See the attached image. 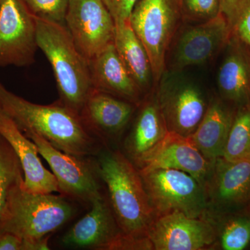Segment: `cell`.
I'll use <instances>...</instances> for the list:
<instances>
[{
	"instance_id": "cell-28",
	"label": "cell",
	"mask_w": 250,
	"mask_h": 250,
	"mask_svg": "<svg viewBox=\"0 0 250 250\" xmlns=\"http://www.w3.org/2000/svg\"><path fill=\"white\" fill-rule=\"evenodd\" d=\"M36 18L65 25L70 0H22Z\"/></svg>"
},
{
	"instance_id": "cell-18",
	"label": "cell",
	"mask_w": 250,
	"mask_h": 250,
	"mask_svg": "<svg viewBox=\"0 0 250 250\" xmlns=\"http://www.w3.org/2000/svg\"><path fill=\"white\" fill-rule=\"evenodd\" d=\"M0 134L14 149L22 165L24 187L29 191L49 194L59 192L57 179L42 165L35 143L0 109Z\"/></svg>"
},
{
	"instance_id": "cell-9",
	"label": "cell",
	"mask_w": 250,
	"mask_h": 250,
	"mask_svg": "<svg viewBox=\"0 0 250 250\" xmlns=\"http://www.w3.org/2000/svg\"><path fill=\"white\" fill-rule=\"evenodd\" d=\"M230 37L231 31L221 14L206 22L181 27L168 51L169 66L179 71L205 65L223 52Z\"/></svg>"
},
{
	"instance_id": "cell-22",
	"label": "cell",
	"mask_w": 250,
	"mask_h": 250,
	"mask_svg": "<svg viewBox=\"0 0 250 250\" xmlns=\"http://www.w3.org/2000/svg\"><path fill=\"white\" fill-rule=\"evenodd\" d=\"M113 43L122 62L143 95L149 94L154 85L150 61L129 21L116 24Z\"/></svg>"
},
{
	"instance_id": "cell-8",
	"label": "cell",
	"mask_w": 250,
	"mask_h": 250,
	"mask_svg": "<svg viewBox=\"0 0 250 250\" xmlns=\"http://www.w3.org/2000/svg\"><path fill=\"white\" fill-rule=\"evenodd\" d=\"M147 237L154 250H210L218 243V223L208 216L170 212L156 216Z\"/></svg>"
},
{
	"instance_id": "cell-21",
	"label": "cell",
	"mask_w": 250,
	"mask_h": 250,
	"mask_svg": "<svg viewBox=\"0 0 250 250\" xmlns=\"http://www.w3.org/2000/svg\"><path fill=\"white\" fill-rule=\"evenodd\" d=\"M235 108L220 97L210 99L203 119L190 136L192 143L210 162L223 157Z\"/></svg>"
},
{
	"instance_id": "cell-3",
	"label": "cell",
	"mask_w": 250,
	"mask_h": 250,
	"mask_svg": "<svg viewBox=\"0 0 250 250\" xmlns=\"http://www.w3.org/2000/svg\"><path fill=\"white\" fill-rule=\"evenodd\" d=\"M74 211L66 197L29 191L22 178L10 190L0 215V233H13L48 250L51 233L66 223Z\"/></svg>"
},
{
	"instance_id": "cell-23",
	"label": "cell",
	"mask_w": 250,
	"mask_h": 250,
	"mask_svg": "<svg viewBox=\"0 0 250 250\" xmlns=\"http://www.w3.org/2000/svg\"><path fill=\"white\" fill-rule=\"evenodd\" d=\"M223 157L229 161L250 158V104L235 109Z\"/></svg>"
},
{
	"instance_id": "cell-4",
	"label": "cell",
	"mask_w": 250,
	"mask_h": 250,
	"mask_svg": "<svg viewBox=\"0 0 250 250\" xmlns=\"http://www.w3.org/2000/svg\"><path fill=\"white\" fill-rule=\"evenodd\" d=\"M36 22L38 47L53 70L60 102L80 115L93 89L89 63L65 25L38 18Z\"/></svg>"
},
{
	"instance_id": "cell-29",
	"label": "cell",
	"mask_w": 250,
	"mask_h": 250,
	"mask_svg": "<svg viewBox=\"0 0 250 250\" xmlns=\"http://www.w3.org/2000/svg\"><path fill=\"white\" fill-rule=\"evenodd\" d=\"M111 13L115 23L129 21L131 11L139 0H103Z\"/></svg>"
},
{
	"instance_id": "cell-12",
	"label": "cell",
	"mask_w": 250,
	"mask_h": 250,
	"mask_svg": "<svg viewBox=\"0 0 250 250\" xmlns=\"http://www.w3.org/2000/svg\"><path fill=\"white\" fill-rule=\"evenodd\" d=\"M39 48L35 16L22 0H3L0 10V67H24Z\"/></svg>"
},
{
	"instance_id": "cell-15",
	"label": "cell",
	"mask_w": 250,
	"mask_h": 250,
	"mask_svg": "<svg viewBox=\"0 0 250 250\" xmlns=\"http://www.w3.org/2000/svg\"><path fill=\"white\" fill-rule=\"evenodd\" d=\"M137 107L134 104L93 88L80 116L90 132L105 144V139L122 134Z\"/></svg>"
},
{
	"instance_id": "cell-31",
	"label": "cell",
	"mask_w": 250,
	"mask_h": 250,
	"mask_svg": "<svg viewBox=\"0 0 250 250\" xmlns=\"http://www.w3.org/2000/svg\"><path fill=\"white\" fill-rule=\"evenodd\" d=\"M3 0H0V10H1V4H2Z\"/></svg>"
},
{
	"instance_id": "cell-6",
	"label": "cell",
	"mask_w": 250,
	"mask_h": 250,
	"mask_svg": "<svg viewBox=\"0 0 250 250\" xmlns=\"http://www.w3.org/2000/svg\"><path fill=\"white\" fill-rule=\"evenodd\" d=\"M139 170L156 216L174 211L208 216L203 187L190 174L174 169Z\"/></svg>"
},
{
	"instance_id": "cell-10",
	"label": "cell",
	"mask_w": 250,
	"mask_h": 250,
	"mask_svg": "<svg viewBox=\"0 0 250 250\" xmlns=\"http://www.w3.org/2000/svg\"><path fill=\"white\" fill-rule=\"evenodd\" d=\"M25 135L35 143L39 154L49 164L62 195L90 205L103 195L96 165L93 166L85 159L87 157H78L62 152L34 133Z\"/></svg>"
},
{
	"instance_id": "cell-19",
	"label": "cell",
	"mask_w": 250,
	"mask_h": 250,
	"mask_svg": "<svg viewBox=\"0 0 250 250\" xmlns=\"http://www.w3.org/2000/svg\"><path fill=\"white\" fill-rule=\"evenodd\" d=\"M211 166L212 162L202 155L190 137L168 132L139 170L174 169L184 171L195 177L203 187Z\"/></svg>"
},
{
	"instance_id": "cell-27",
	"label": "cell",
	"mask_w": 250,
	"mask_h": 250,
	"mask_svg": "<svg viewBox=\"0 0 250 250\" xmlns=\"http://www.w3.org/2000/svg\"><path fill=\"white\" fill-rule=\"evenodd\" d=\"M184 22L197 24L220 14V0H179Z\"/></svg>"
},
{
	"instance_id": "cell-16",
	"label": "cell",
	"mask_w": 250,
	"mask_h": 250,
	"mask_svg": "<svg viewBox=\"0 0 250 250\" xmlns=\"http://www.w3.org/2000/svg\"><path fill=\"white\" fill-rule=\"evenodd\" d=\"M217 77L220 98L238 108L250 104V46L231 35Z\"/></svg>"
},
{
	"instance_id": "cell-14",
	"label": "cell",
	"mask_w": 250,
	"mask_h": 250,
	"mask_svg": "<svg viewBox=\"0 0 250 250\" xmlns=\"http://www.w3.org/2000/svg\"><path fill=\"white\" fill-rule=\"evenodd\" d=\"M90 206V211L63 235L62 243L70 248L118 250L125 235L117 222L108 199L103 194Z\"/></svg>"
},
{
	"instance_id": "cell-24",
	"label": "cell",
	"mask_w": 250,
	"mask_h": 250,
	"mask_svg": "<svg viewBox=\"0 0 250 250\" xmlns=\"http://www.w3.org/2000/svg\"><path fill=\"white\" fill-rule=\"evenodd\" d=\"M218 241L224 250H243L250 243V213L229 215L217 220Z\"/></svg>"
},
{
	"instance_id": "cell-13",
	"label": "cell",
	"mask_w": 250,
	"mask_h": 250,
	"mask_svg": "<svg viewBox=\"0 0 250 250\" xmlns=\"http://www.w3.org/2000/svg\"><path fill=\"white\" fill-rule=\"evenodd\" d=\"M159 82L155 95L166 127L169 132L190 137L203 119L210 100L190 82Z\"/></svg>"
},
{
	"instance_id": "cell-5",
	"label": "cell",
	"mask_w": 250,
	"mask_h": 250,
	"mask_svg": "<svg viewBox=\"0 0 250 250\" xmlns=\"http://www.w3.org/2000/svg\"><path fill=\"white\" fill-rule=\"evenodd\" d=\"M129 21L147 51L156 85L165 74L171 44L184 23L179 0H139Z\"/></svg>"
},
{
	"instance_id": "cell-25",
	"label": "cell",
	"mask_w": 250,
	"mask_h": 250,
	"mask_svg": "<svg viewBox=\"0 0 250 250\" xmlns=\"http://www.w3.org/2000/svg\"><path fill=\"white\" fill-rule=\"evenodd\" d=\"M22 178L24 172L17 154L0 134V215L11 188Z\"/></svg>"
},
{
	"instance_id": "cell-26",
	"label": "cell",
	"mask_w": 250,
	"mask_h": 250,
	"mask_svg": "<svg viewBox=\"0 0 250 250\" xmlns=\"http://www.w3.org/2000/svg\"><path fill=\"white\" fill-rule=\"evenodd\" d=\"M220 14L231 35L250 46V0H220Z\"/></svg>"
},
{
	"instance_id": "cell-30",
	"label": "cell",
	"mask_w": 250,
	"mask_h": 250,
	"mask_svg": "<svg viewBox=\"0 0 250 250\" xmlns=\"http://www.w3.org/2000/svg\"><path fill=\"white\" fill-rule=\"evenodd\" d=\"M0 250H41L39 246L11 233H0Z\"/></svg>"
},
{
	"instance_id": "cell-7",
	"label": "cell",
	"mask_w": 250,
	"mask_h": 250,
	"mask_svg": "<svg viewBox=\"0 0 250 250\" xmlns=\"http://www.w3.org/2000/svg\"><path fill=\"white\" fill-rule=\"evenodd\" d=\"M207 215L215 221L248 211L250 205V158L212 162L203 186Z\"/></svg>"
},
{
	"instance_id": "cell-2",
	"label": "cell",
	"mask_w": 250,
	"mask_h": 250,
	"mask_svg": "<svg viewBox=\"0 0 250 250\" xmlns=\"http://www.w3.org/2000/svg\"><path fill=\"white\" fill-rule=\"evenodd\" d=\"M98 155L97 171L122 231L131 238H147L156 213L139 169L120 150L100 151Z\"/></svg>"
},
{
	"instance_id": "cell-17",
	"label": "cell",
	"mask_w": 250,
	"mask_h": 250,
	"mask_svg": "<svg viewBox=\"0 0 250 250\" xmlns=\"http://www.w3.org/2000/svg\"><path fill=\"white\" fill-rule=\"evenodd\" d=\"M138 107L134 124L124 142V154L138 169L168 134L155 93L148 94Z\"/></svg>"
},
{
	"instance_id": "cell-11",
	"label": "cell",
	"mask_w": 250,
	"mask_h": 250,
	"mask_svg": "<svg viewBox=\"0 0 250 250\" xmlns=\"http://www.w3.org/2000/svg\"><path fill=\"white\" fill-rule=\"evenodd\" d=\"M65 26L88 62L114 41L116 23L103 0H70Z\"/></svg>"
},
{
	"instance_id": "cell-1",
	"label": "cell",
	"mask_w": 250,
	"mask_h": 250,
	"mask_svg": "<svg viewBox=\"0 0 250 250\" xmlns=\"http://www.w3.org/2000/svg\"><path fill=\"white\" fill-rule=\"evenodd\" d=\"M0 109L24 134L34 133L62 152L88 157L101 151V141L80 115L61 103L37 104L8 90L0 81Z\"/></svg>"
},
{
	"instance_id": "cell-32",
	"label": "cell",
	"mask_w": 250,
	"mask_h": 250,
	"mask_svg": "<svg viewBox=\"0 0 250 250\" xmlns=\"http://www.w3.org/2000/svg\"><path fill=\"white\" fill-rule=\"evenodd\" d=\"M248 211L249 212V213H250V205L249 208H248Z\"/></svg>"
},
{
	"instance_id": "cell-20",
	"label": "cell",
	"mask_w": 250,
	"mask_h": 250,
	"mask_svg": "<svg viewBox=\"0 0 250 250\" xmlns=\"http://www.w3.org/2000/svg\"><path fill=\"white\" fill-rule=\"evenodd\" d=\"M88 63L94 89L139 106L144 95L126 70L113 42L97 54Z\"/></svg>"
}]
</instances>
